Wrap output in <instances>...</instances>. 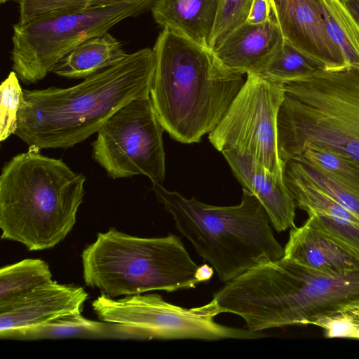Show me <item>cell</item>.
I'll list each match as a JSON object with an SVG mask.
<instances>
[{"instance_id": "obj_1", "label": "cell", "mask_w": 359, "mask_h": 359, "mask_svg": "<svg viewBox=\"0 0 359 359\" xmlns=\"http://www.w3.org/2000/svg\"><path fill=\"white\" fill-rule=\"evenodd\" d=\"M154 62L153 48H144L75 86L24 89L14 135L40 150L83 142L121 107L149 97Z\"/></svg>"}, {"instance_id": "obj_2", "label": "cell", "mask_w": 359, "mask_h": 359, "mask_svg": "<svg viewBox=\"0 0 359 359\" xmlns=\"http://www.w3.org/2000/svg\"><path fill=\"white\" fill-rule=\"evenodd\" d=\"M212 301L220 313L239 316L252 332L312 325L359 306V269L329 273L283 257L227 282Z\"/></svg>"}, {"instance_id": "obj_3", "label": "cell", "mask_w": 359, "mask_h": 359, "mask_svg": "<svg viewBox=\"0 0 359 359\" xmlns=\"http://www.w3.org/2000/svg\"><path fill=\"white\" fill-rule=\"evenodd\" d=\"M149 98L156 116L174 140L198 142L219 124L243 86L212 49L162 29L153 48Z\"/></svg>"}, {"instance_id": "obj_4", "label": "cell", "mask_w": 359, "mask_h": 359, "mask_svg": "<svg viewBox=\"0 0 359 359\" xmlns=\"http://www.w3.org/2000/svg\"><path fill=\"white\" fill-rule=\"evenodd\" d=\"M86 177L29 147L5 163L0 176L1 238L30 251L53 248L72 229Z\"/></svg>"}, {"instance_id": "obj_5", "label": "cell", "mask_w": 359, "mask_h": 359, "mask_svg": "<svg viewBox=\"0 0 359 359\" xmlns=\"http://www.w3.org/2000/svg\"><path fill=\"white\" fill-rule=\"evenodd\" d=\"M152 190L171 214L177 229L197 253L229 282L248 270L284 257L269 215L259 201L243 189L240 204L215 206L153 182Z\"/></svg>"}, {"instance_id": "obj_6", "label": "cell", "mask_w": 359, "mask_h": 359, "mask_svg": "<svg viewBox=\"0 0 359 359\" xmlns=\"http://www.w3.org/2000/svg\"><path fill=\"white\" fill-rule=\"evenodd\" d=\"M81 259L86 284L112 298L194 287L214 273L207 264L198 266L172 233L140 238L111 228L97 233Z\"/></svg>"}, {"instance_id": "obj_7", "label": "cell", "mask_w": 359, "mask_h": 359, "mask_svg": "<svg viewBox=\"0 0 359 359\" xmlns=\"http://www.w3.org/2000/svg\"><path fill=\"white\" fill-rule=\"evenodd\" d=\"M282 86L285 95L278 116V149L283 166L309 144L359 163V67L320 70Z\"/></svg>"}, {"instance_id": "obj_8", "label": "cell", "mask_w": 359, "mask_h": 359, "mask_svg": "<svg viewBox=\"0 0 359 359\" xmlns=\"http://www.w3.org/2000/svg\"><path fill=\"white\" fill-rule=\"evenodd\" d=\"M155 0H119L86 8L48 12L13 25L12 68L25 84L42 80L75 47L128 18L151 10Z\"/></svg>"}, {"instance_id": "obj_9", "label": "cell", "mask_w": 359, "mask_h": 359, "mask_svg": "<svg viewBox=\"0 0 359 359\" xmlns=\"http://www.w3.org/2000/svg\"><path fill=\"white\" fill-rule=\"evenodd\" d=\"M102 321L140 329L146 339H253L266 337L252 332L216 323L219 314L211 301L201 306L187 309L165 302L158 294L126 295L114 299L104 294L92 303Z\"/></svg>"}, {"instance_id": "obj_10", "label": "cell", "mask_w": 359, "mask_h": 359, "mask_svg": "<svg viewBox=\"0 0 359 359\" xmlns=\"http://www.w3.org/2000/svg\"><path fill=\"white\" fill-rule=\"evenodd\" d=\"M285 95L280 83L248 74L245 83L208 139L218 151L248 156L283 177L278 116Z\"/></svg>"}, {"instance_id": "obj_11", "label": "cell", "mask_w": 359, "mask_h": 359, "mask_svg": "<svg viewBox=\"0 0 359 359\" xmlns=\"http://www.w3.org/2000/svg\"><path fill=\"white\" fill-rule=\"evenodd\" d=\"M164 129L149 97L131 100L97 131L92 156L112 179L143 175L162 184L165 175Z\"/></svg>"}, {"instance_id": "obj_12", "label": "cell", "mask_w": 359, "mask_h": 359, "mask_svg": "<svg viewBox=\"0 0 359 359\" xmlns=\"http://www.w3.org/2000/svg\"><path fill=\"white\" fill-rule=\"evenodd\" d=\"M273 15L284 40L318 61L324 71L348 68L329 36L320 0H271Z\"/></svg>"}, {"instance_id": "obj_13", "label": "cell", "mask_w": 359, "mask_h": 359, "mask_svg": "<svg viewBox=\"0 0 359 359\" xmlns=\"http://www.w3.org/2000/svg\"><path fill=\"white\" fill-rule=\"evenodd\" d=\"M88 297L79 286L54 281L40 285L0 304V330L36 326L63 316L80 313Z\"/></svg>"}, {"instance_id": "obj_14", "label": "cell", "mask_w": 359, "mask_h": 359, "mask_svg": "<svg viewBox=\"0 0 359 359\" xmlns=\"http://www.w3.org/2000/svg\"><path fill=\"white\" fill-rule=\"evenodd\" d=\"M284 39L275 19L258 25L246 22L225 34L212 50L231 70L260 75L282 47Z\"/></svg>"}, {"instance_id": "obj_15", "label": "cell", "mask_w": 359, "mask_h": 359, "mask_svg": "<svg viewBox=\"0 0 359 359\" xmlns=\"http://www.w3.org/2000/svg\"><path fill=\"white\" fill-rule=\"evenodd\" d=\"M222 154L243 189L252 194L280 232L294 226L296 204L284 182L251 157L233 151Z\"/></svg>"}, {"instance_id": "obj_16", "label": "cell", "mask_w": 359, "mask_h": 359, "mask_svg": "<svg viewBox=\"0 0 359 359\" xmlns=\"http://www.w3.org/2000/svg\"><path fill=\"white\" fill-rule=\"evenodd\" d=\"M290 229L284 257L329 273H344L359 269V255L331 236L307 222Z\"/></svg>"}, {"instance_id": "obj_17", "label": "cell", "mask_w": 359, "mask_h": 359, "mask_svg": "<svg viewBox=\"0 0 359 359\" xmlns=\"http://www.w3.org/2000/svg\"><path fill=\"white\" fill-rule=\"evenodd\" d=\"M2 339L36 340L60 338L144 339L137 327L88 320L81 313L67 315L36 326L0 330Z\"/></svg>"}, {"instance_id": "obj_18", "label": "cell", "mask_w": 359, "mask_h": 359, "mask_svg": "<svg viewBox=\"0 0 359 359\" xmlns=\"http://www.w3.org/2000/svg\"><path fill=\"white\" fill-rule=\"evenodd\" d=\"M217 10V0H155L151 11L162 29L209 48Z\"/></svg>"}, {"instance_id": "obj_19", "label": "cell", "mask_w": 359, "mask_h": 359, "mask_svg": "<svg viewBox=\"0 0 359 359\" xmlns=\"http://www.w3.org/2000/svg\"><path fill=\"white\" fill-rule=\"evenodd\" d=\"M127 55L121 42L107 32L75 47L54 66L51 72L69 79H85L118 63Z\"/></svg>"}, {"instance_id": "obj_20", "label": "cell", "mask_w": 359, "mask_h": 359, "mask_svg": "<svg viewBox=\"0 0 359 359\" xmlns=\"http://www.w3.org/2000/svg\"><path fill=\"white\" fill-rule=\"evenodd\" d=\"M325 27L349 67H359V25L341 0H320Z\"/></svg>"}, {"instance_id": "obj_21", "label": "cell", "mask_w": 359, "mask_h": 359, "mask_svg": "<svg viewBox=\"0 0 359 359\" xmlns=\"http://www.w3.org/2000/svg\"><path fill=\"white\" fill-rule=\"evenodd\" d=\"M52 281L48 264L39 259H25L2 267L0 269V304Z\"/></svg>"}, {"instance_id": "obj_22", "label": "cell", "mask_w": 359, "mask_h": 359, "mask_svg": "<svg viewBox=\"0 0 359 359\" xmlns=\"http://www.w3.org/2000/svg\"><path fill=\"white\" fill-rule=\"evenodd\" d=\"M291 160L306 163L332 176L359 196V163L338 151L309 144Z\"/></svg>"}, {"instance_id": "obj_23", "label": "cell", "mask_w": 359, "mask_h": 359, "mask_svg": "<svg viewBox=\"0 0 359 359\" xmlns=\"http://www.w3.org/2000/svg\"><path fill=\"white\" fill-rule=\"evenodd\" d=\"M320 70H323L320 63L284 40L282 47L260 76L284 84L310 77Z\"/></svg>"}, {"instance_id": "obj_24", "label": "cell", "mask_w": 359, "mask_h": 359, "mask_svg": "<svg viewBox=\"0 0 359 359\" xmlns=\"http://www.w3.org/2000/svg\"><path fill=\"white\" fill-rule=\"evenodd\" d=\"M290 161L313 184L359 219V196L358 195L324 171L303 161Z\"/></svg>"}, {"instance_id": "obj_25", "label": "cell", "mask_w": 359, "mask_h": 359, "mask_svg": "<svg viewBox=\"0 0 359 359\" xmlns=\"http://www.w3.org/2000/svg\"><path fill=\"white\" fill-rule=\"evenodd\" d=\"M14 71L1 83L0 87V140L4 141L17 128L18 111L23 98V89Z\"/></svg>"}, {"instance_id": "obj_26", "label": "cell", "mask_w": 359, "mask_h": 359, "mask_svg": "<svg viewBox=\"0 0 359 359\" xmlns=\"http://www.w3.org/2000/svg\"><path fill=\"white\" fill-rule=\"evenodd\" d=\"M252 0H217V10L208 46L212 49L228 32L245 22Z\"/></svg>"}, {"instance_id": "obj_27", "label": "cell", "mask_w": 359, "mask_h": 359, "mask_svg": "<svg viewBox=\"0 0 359 359\" xmlns=\"http://www.w3.org/2000/svg\"><path fill=\"white\" fill-rule=\"evenodd\" d=\"M306 221L359 255V225L352 222L317 213H309Z\"/></svg>"}, {"instance_id": "obj_28", "label": "cell", "mask_w": 359, "mask_h": 359, "mask_svg": "<svg viewBox=\"0 0 359 359\" xmlns=\"http://www.w3.org/2000/svg\"><path fill=\"white\" fill-rule=\"evenodd\" d=\"M116 1L119 0H18V22H25L48 12L86 8Z\"/></svg>"}, {"instance_id": "obj_29", "label": "cell", "mask_w": 359, "mask_h": 359, "mask_svg": "<svg viewBox=\"0 0 359 359\" xmlns=\"http://www.w3.org/2000/svg\"><path fill=\"white\" fill-rule=\"evenodd\" d=\"M274 18L271 0H252L245 22L258 25Z\"/></svg>"}, {"instance_id": "obj_30", "label": "cell", "mask_w": 359, "mask_h": 359, "mask_svg": "<svg viewBox=\"0 0 359 359\" xmlns=\"http://www.w3.org/2000/svg\"><path fill=\"white\" fill-rule=\"evenodd\" d=\"M359 25V0H341Z\"/></svg>"}, {"instance_id": "obj_31", "label": "cell", "mask_w": 359, "mask_h": 359, "mask_svg": "<svg viewBox=\"0 0 359 359\" xmlns=\"http://www.w3.org/2000/svg\"><path fill=\"white\" fill-rule=\"evenodd\" d=\"M10 1H16V0H0V2L1 4H4V3H6V2Z\"/></svg>"}]
</instances>
